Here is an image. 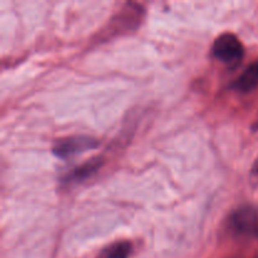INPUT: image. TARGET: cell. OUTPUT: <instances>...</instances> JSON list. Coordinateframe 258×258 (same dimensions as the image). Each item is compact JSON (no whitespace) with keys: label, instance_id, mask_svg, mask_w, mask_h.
Segmentation results:
<instances>
[{"label":"cell","instance_id":"cell-3","mask_svg":"<svg viewBox=\"0 0 258 258\" xmlns=\"http://www.w3.org/2000/svg\"><path fill=\"white\" fill-rule=\"evenodd\" d=\"M231 227L242 236L258 234V211L253 207H242L231 217Z\"/></svg>","mask_w":258,"mask_h":258},{"label":"cell","instance_id":"cell-6","mask_svg":"<svg viewBox=\"0 0 258 258\" xmlns=\"http://www.w3.org/2000/svg\"><path fill=\"white\" fill-rule=\"evenodd\" d=\"M100 165H101L100 161H98L97 159H93V160H91L90 163L83 164V165L80 166V168L75 169V170H73V173L68 175L67 180L68 181L82 180L83 178H86V176H90L91 174L95 173V171L100 168Z\"/></svg>","mask_w":258,"mask_h":258},{"label":"cell","instance_id":"cell-1","mask_svg":"<svg viewBox=\"0 0 258 258\" xmlns=\"http://www.w3.org/2000/svg\"><path fill=\"white\" fill-rule=\"evenodd\" d=\"M212 52L217 59L227 64H236L244 55L243 45L233 33H223L219 35L214 40Z\"/></svg>","mask_w":258,"mask_h":258},{"label":"cell","instance_id":"cell-2","mask_svg":"<svg viewBox=\"0 0 258 258\" xmlns=\"http://www.w3.org/2000/svg\"><path fill=\"white\" fill-rule=\"evenodd\" d=\"M97 141L90 136H68L53 144L52 151L60 159H70L97 148Z\"/></svg>","mask_w":258,"mask_h":258},{"label":"cell","instance_id":"cell-4","mask_svg":"<svg viewBox=\"0 0 258 258\" xmlns=\"http://www.w3.org/2000/svg\"><path fill=\"white\" fill-rule=\"evenodd\" d=\"M258 86V59L248 66L241 75L237 77L232 87L242 93L253 91Z\"/></svg>","mask_w":258,"mask_h":258},{"label":"cell","instance_id":"cell-7","mask_svg":"<svg viewBox=\"0 0 258 258\" xmlns=\"http://www.w3.org/2000/svg\"><path fill=\"white\" fill-rule=\"evenodd\" d=\"M251 176H252V180L257 181V183H258V160H256V163H254L253 168H252Z\"/></svg>","mask_w":258,"mask_h":258},{"label":"cell","instance_id":"cell-5","mask_svg":"<svg viewBox=\"0 0 258 258\" xmlns=\"http://www.w3.org/2000/svg\"><path fill=\"white\" fill-rule=\"evenodd\" d=\"M131 249H133V246H131L130 242H115V243L103 248L96 258H128Z\"/></svg>","mask_w":258,"mask_h":258}]
</instances>
